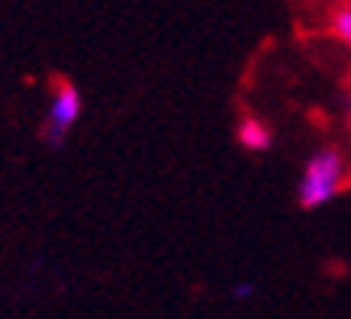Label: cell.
<instances>
[{
  "mask_svg": "<svg viewBox=\"0 0 351 319\" xmlns=\"http://www.w3.org/2000/svg\"><path fill=\"white\" fill-rule=\"evenodd\" d=\"M345 187V158L339 149H316L297 184V203L303 210H319L332 203Z\"/></svg>",
  "mask_w": 351,
  "mask_h": 319,
  "instance_id": "cell-1",
  "label": "cell"
},
{
  "mask_svg": "<svg viewBox=\"0 0 351 319\" xmlns=\"http://www.w3.org/2000/svg\"><path fill=\"white\" fill-rule=\"evenodd\" d=\"M81 113H84V97L71 81H52V91H49V104H45V117H43V139L52 145V149H62L68 136L75 132V126L81 123Z\"/></svg>",
  "mask_w": 351,
  "mask_h": 319,
  "instance_id": "cell-2",
  "label": "cell"
},
{
  "mask_svg": "<svg viewBox=\"0 0 351 319\" xmlns=\"http://www.w3.org/2000/svg\"><path fill=\"white\" fill-rule=\"evenodd\" d=\"M239 142H242V149L261 155V152H267L274 145V132H271L267 123H261L258 117H245L242 123H239Z\"/></svg>",
  "mask_w": 351,
  "mask_h": 319,
  "instance_id": "cell-3",
  "label": "cell"
},
{
  "mask_svg": "<svg viewBox=\"0 0 351 319\" xmlns=\"http://www.w3.org/2000/svg\"><path fill=\"white\" fill-rule=\"evenodd\" d=\"M332 32H335L345 45H351V7H345V10H339L332 16Z\"/></svg>",
  "mask_w": 351,
  "mask_h": 319,
  "instance_id": "cell-4",
  "label": "cell"
},
{
  "mask_svg": "<svg viewBox=\"0 0 351 319\" xmlns=\"http://www.w3.org/2000/svg\"><path fill=\"white\" fill-rule=\"evenodd\" d=\"M255 297V284L252 281H239L232 287V300H252Z\"/></svg>",
  "mask_w": 351,
  "mask_h": 319,
  "instance_id": "cell-5",
  "label": "cell"
},
{
  "mask_svg": "<svg viewBox=\"0 0 351 319\" xmlns=\"http://www.w3.org/2000/svg\"><path fill=\"white\" fill-rule=\"evenodd\" d=\"M348 126H351V97H348Z\"/></svg>",
  "mask_w": 351,
  "mask_h": 319,
  "instance_id": "cell-6",
  "label": "cell"
}]
</instances>
